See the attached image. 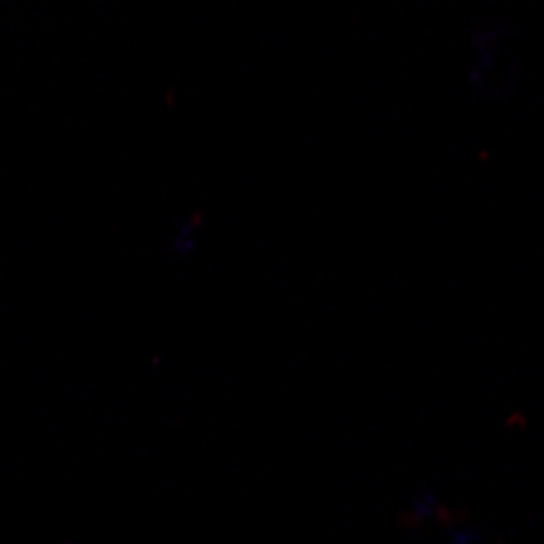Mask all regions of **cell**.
Wrapping results in <instances>:
<instances>
[{"instance_id": "6da1fadb", "label": "cell", "mask_w": 544, "mask_h": 544, "mask_svg": "<svg viewBox=\"0 0 544 544\" xmlns=\"http://www.w3.org/2000/svg\"><path fill=\"white\" fill-rule=\"evenodd\" d=\"M202 242H206V225H202V219H183L173 225V232L167 238V251L176 261H193L202 251Z\"/></svg>"}]
</instances>
